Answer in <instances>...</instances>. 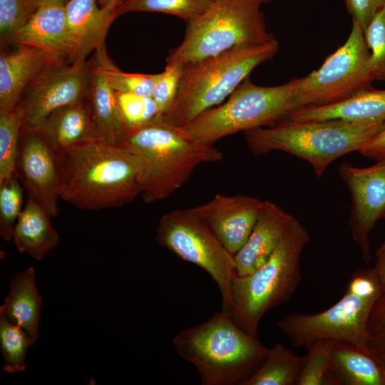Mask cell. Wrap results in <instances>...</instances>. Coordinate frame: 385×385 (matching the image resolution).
Masks as SVG:
<instances>
[{
	"mask_svg": "<svg viewBox=\"0 0 385 385\" xmlns=\"http://www.w3.org/2000/svg\"><path fill=\"white\" fill-rule=\"evenodd\" d=\"M60 197L76 207H119L141 194L143 163L123 148L95 140L58 150Z\"/></svg>",
	"mask_w": 385,
	"mask_h": 385,
	"instance_id": "cell-1",
	"label": "cell"
},
{
	"mask_svg": "<svg viewBox=\"0 0 385 385\" xmlns=\"http://www.w3.org/2000/svg\"><path fill=\"white\" fill-rule=\"evenodd\" d=\"M118 145L143 163L140 195L146 204L170 197L200 165L223 158L222 153L214 145L193 140L162 118L128 129Z\"/></svg>",
	"mask_w": 385,
	"mask_h": 385,
	"instance_id": "cell-2",
	"label": "cell"
},
{
	"mask_svg": "<svg viewBox=\"0 0 385 385\" xmlns=\"http://www.w3.org/2000/svg\"><path fill=\"white\" fill-rule=\"evenodd\" d=\"M178 355L192 364L202 385L240 384L266 357L269 348L222 311L175 335Z\"/></svg>",
	"mask_w": 385,
	"mask_h": 385,
	"instance_id": "cell-3",
	"label": "cell"
},
{
	"mask_svg": "<svg viewBox=\"0 0 385 385\" xmlns=\"http://www.w3.org/2000/svg\"><path fill=\"white\" fill-rule=\"evenodd\" d=\"M384 128L385 122L285 119L272 126L247 130L245 138L253 155L286 152L308 162L320 178L334 160L351 152H359Z\"/></svg>",
	"mask_w": 385,
	"mask_h": 385,
	"instance_id": "cell-4",
	"label": "cell"
},
{
	"mask_svg": "<svg viewBox=\"0 0 385 385\" xmlns=\"http://www.w3.org/2000/svg\"><path fill=\"white\" fill-rule=\"evenodd\" d=\"M279 51L276 39L240 46L183 66L175 101L162 119L182 128L207 110L223 103L260 64Z\"/></svg>",
	"mask_w": 385,
	"mask_h": 385,
	"instance_id": "cell-5",
	"label": "cell"
},
{
	"mask_svg": "<svg viewBox=\"0 0 385 385\" xmlns=\"http://www.w3.org/2000/svg\"><path fill=\"white\" fill-rule=\"evenodd\" d=\"M309 240L307 230L293 217L269 259L252 273L233 279L234 319L249 334L257 336L262 317L296 292L302 280V253Z\"/></svg>",
	"mask_w": 385,
	"mask_h": 385,
	"instance_id": "cell-6",
	"label": "cell"
},
{
	"mask_svg": "<svg viewBox=\"0 0 385 385\" xmlns=\"http://www.w3.org/2000/svg\"><path fill=\"white\" fill-rule=\"evenodd\" d=\"M272 0H214L196 20L186 24L181 43L166 63L185 66L240 46L276 39L266 27L262 6Z\"/></svg>",
	"mask_w": 385,
	"mask_h": 385,
	"instance_id": "cell-7",
	"label": "cell"
},
{
	"mask_svg": "<svg viewBox=\"0 0 385 385\" xmlns=\"http://www.w3.org/2000/svg\"><path fill=\"white\" fill-rule=\"evenodd\" d=\"M382 287L374 267L361 269L352 274L344 294L332 307L316 314H289L276 326L297 348L330 339L368 349L367 323Z\"/></svg>",
	"mask_w": 385,
	"mask_h": 385,
	"instance_id": "cell-8",
	"label": "cell"
},
{
	"mask_svg": "<svg viewBox=\"0 0 385 385\" xmlns=\"http://www.w3.org/2000/svg\"><path fill=\"white\" fill-rule=\"evenodd\" d=\"M299 78L275 86H260L246 78L221 104L203 112L184 127L193 140L214 145L240 131L274 125L296 110Z\"/></svg>",
	"mask_w": 385,
	"mask_h": 385,
	"instance_id": "cell-9",
	"label": "cell"
},
{
	"mask_svg": "<svg viewBox=\"0 0 385 385\" xmlns=\"http://www.w3.org/2000/svg\"><path fill=\"white\" fill-rule=\"evenodd\" d=\"M155 240L179 258L204 270L218 287L221 311L234 317L232 284L237 275L234 257L194 207L164 214L158 225Z\"/></svg>",
	"mask_w": 385,
	"mask_h": 385,
	"instance_id": "cell-10",
	"label": "cell"
},
{
	"mask_svg": "<svg viewBox=\"0 0 385 385\" xmlns=\"http://www.w3.org/2000/svg\"><path fill=\"white\" fill-rule=\"evenodd\" d=\"M369 50L356 21L347 40L322 65L304 77L294 96L297 110L344 101L371 86Z\"/></svg>",
	"mask_w": 385,
	"mask_h": 385,
	"instance_id": "cell-11",
	"label": "cell"
},
{
	"mask_svg": "<svg viewBox=\"0 0 385 385\" xmlns=\"http://www.w3.org/2000/svg\"><path fill=\"white\" fill-rule=\"evenodd\" d=\"M89 73L85 60L70 65L56 62L46 68L17 106L22 113V129L38 130L54 111L84 101Z\"/></svg>",
	"mask_w": 385,
	"mask_h": 385,
	"instance_id": "cell-12",
	"label": "cell"
},
{
	"mask_svg": "<svg viewBox=\"0 0 385 385\" xmlns=\"http://www.w3.org/2000/svg\"><path fill=\"white\" fill-rule=\"evenodd\" d=\"M15 173L27 197L56 217L61 198L58 151L41 130L21 128Z\"/></svg>",
	"mask_w": 385,
	"mask_h": 385,
	"instance_id": "cell-13",
	"label": "cell"
},
{
	"mask_svg": "<svg viewBox=\"0 0 385 385\" xmlns=\"http://www.w3.org/2000/svg\"><path fill=\"white\" fill-rule=\"evenodd\" d=\"M339 173L351 195V236L369 264L371 259L369 234L385 214V156L366 168L342 163Z\"/></svg>",
	"mask_w": 385,
	"mask_h": 385,
	"instance_id": "cell-14",
	"label": "cell"
},
{
	"mask_svg": "<svg viewBox=\"0 0 385 385\" xmlns=\"http://www.w3.org/2000/svg\"><path fill=\"white\" fill-rule=\"evenodd\" d=\"M263 203L256 197L217 193L194 209L234 257L248 240Z\"/></svg>",
	"mask_w": 385,
	"mask_h": 385,
	"instance_id": "cell-15",
	"label": "cell"
},
{
	"mask_svg": "<svg viewBox=\"0 0 385 385\" xmlns=\"http://www.w3.org/2000/svg\"><path fill=\"white\" fill-rule=\"evenodd\" d=\"M65 4L40 5L29 21L10 39L19 45L45 50L60 61L65 58L76 61L78 49L68 26Z\"/></svg>",
	"mask_w": 385,
	"mask_h": 385,
	"instance_id": "cell-16",
	"label": "cell"
},
{
	"mask_svg": "<svg viewBox=\"0 0 385 385\" xmlns=\"http://www.w3.org/2000/svg\"><path fill=\"white\" fill-rule=\"evenodd\" d=\"M60 62L49 52L19 45L0 56V113L14 111L22 93L48 66Z\"/></svg>",
	"mask_w": 385,
	"mask_h": 385,
	"instance_id": "cell-17",
	"label": "cell"
},
{
	"mask_svg": "<svg viewBox=\"0 0 385 385\" xmlns=\"http://www.w3.org/2000/svg\"><path fill=\"white\" fill-rule=\"evenodd\" d=\"M293 216L270 200H264L257 222L244 246L234 255L237 276L252 273L271 256Z\"/></svg>",
	"mask_w": 385,
	"mask_h": 385,
	"instance_id": "cell-18",
	"label": "cell"
},
{
	"mask_svg": "<svg viewBox=\"0 0 385 385\" xmlns=\"http://www.w3.org/2000/svg\"><path fill=\"white\" fill-rule=\"evenodd\" d=\"M286 119L295 121L340 119L354 122H385V90L370 87L339 103L298 109Z\"/></svg>",
	"mask_w": 385,
	"mask_h": 385,
	"instance_id": "cell-19",
	"label": "cell"
},
{
	"mask_svg": "<svg viewBox=\"0 0 385 385\" xmlns=\"http://www.w3.org/2000/svg\"><path fill=\"white\" fill-rule=\"evenodd\" d=\"M97 1L68 0L65 4L68 26L78 49L77 60H85L104 42L108 28L118 16L116 9L100 8Z\"/></svg>",
	"mask_w": 385,
	"mask_h": 385,
	"instance_id": "cell-20",
	"label": "cell"
},
{
	"mask_svg": "<svg viewBox=\"0 0 385 385\" xmlns=\"http://www.w3.org/2000/svg\"><path fill=\"white\" fill-rule=\"evenodd\" d=\"M42 298L30 267L14 275L9 294L0 307V316L21 327L34 344L38 338Z\"/></svg>",
	"mask_w": 385,
	"mask_h": 385,
	"instance_id": "cell-21",
	"label": "cell"
},
{
	"mask_svg": "<svg viewBox=\"0 0 385 385\" xmlns=\"http://www.w3.org/2000/svg\"><path fill=\"white\" fill-rule=\"evenodd\" d=\"M38 130L58 150L73 148L98 140L88 103L85 101L54 111L48 116Z\"/></svg>",
	"mask_w": 385,
	"mask_h": 385,
	"instance_id": "cell-22",
	"label": "cell"
},
{
	"mask_svg": "<svg viewBox=\"0 0 385 385\" xmlns=\"http://www.w3.org/2000/svg\"><path fill=\"white\" fill-rule=\"evenodd\" d=\"M51 217L43 207L26 197V205L13 232V239L19 251L29 254L36 260H41L56 247L59 236L51 224Z\"/></svg>",
	"mask_w": 385,
	"mask_h": 385,
	"instance_id": "cell-23",
	"label": "cell"
},
{
	"mask_svg": "<svg viewBox=\"0 0 385 385\" xmlns=\"http://www.w3.org/2000/svg\"><path fill=\"white\" fill-rule=\"evenodd\" d=\"M88 106L97 138L111 145H119L128 128L120 111L115 91L99 74L91 72Z\"/></svg>",
	"mask_w": 385,
	"mask_h": 385,
	"instance_id": "cell-24",
	"label": "cell"
},
{
	"mask_svg": "<svg viewBox=\"0 0 385 385\" xmlns=\"http://www.w3.org/2000/svg\"><path fill=\"white\" fill-rule=\"evenodd\" d=\"M331 361L340 384L385 385V368L368 349L345 342H336Z\"/></svg>",
	"mask_w": 385,
	"mask_h": 385,
	"instance_id": "cell-25",
	"label": "cell"
},
{
	"mask_svg": "<svg viewBox=\"0 0 385 385\" xmlns=\"http://www.w3.org/2000/svg\"><path fill=\"white\" fill-rule=\"evenodd\" d=\"M305 356H300L276 343L269 349L262 364L240 385H292L296 384L302 369Z\"/></svg>",
	"mask_w": 385,
	"mask_h": 385,
	"instance_id": "cell-26",
	"label": "cell"
},
{
	"mask_svg": "<svg viewBox=\"0 0 385 385\" xmlns=\"http://www.w3.org/2000/svg\"><path fill=\"white\" fill-rule=\"evenodd\" d=\"M95 50L93 71L101 76L115 92L152 96L160 73L145 74L122 71L110 59L104 42Z\"/></svg>",
	"mask_w": 385,
	"mask_h": 385,
	"instance_id": "cell-27",
	"label": "cell"
},
{
	"mask_svg": "<svg viewBox=\"0 0 385 385\" xmlns=\"http://www.w3.org/2000/svg\"><path fill=\"white\" fill-rule=\"evenodd\" d=\"M214 0H124L118 15L130 11H155L176 16L186 24L202 16Z\"/></svg>",
	"mask_w": 385,
	"mask_h": 385,
	"instance_id": "cell-28",
	"label": "cell"
},
{
	"mask_svg": "<svg viewBox=\"0 0 385 385\" xmlns=\"http://www.w3.org/2000/svg\"><path fill=\"white\" fill-rule=\"evenodd\" d=\"M337 341L326 339L316 342L307 348L308 354L297 385L341 384L332 366V351Z\"/></svg>",
	"mask_w": 385,
	"mask_h": 385,
	"instance_id": "cell-29",
	"label": "cell"
},
{
	"mask_svg": "<svg viewBox=\"0 0 385 385\" xmlns=\"http://www.w3.org/2000/svg\"><path fill=\"white\" fill-rule=\"evenodd\" d=\"M31 344V340L21 327L0 316V349L4 371L12 374L26 369V351Z\"/></svg>",
	"mask_w": 385,
	"mask_h": 385,
	"instance_id": "cell-30",
	"label": "cell"
},
{
	"mask_svg": "<svg viewBox=\"0 0 385 385\" xmlns=\"http://www.w3.org/2000/svg\"><path fill=\"white\" fill-rule=\"evenodd\" d=\"M22 123V113L18 107L10 112L0 113V183L15 173Z\"/></svg>",
	"mask_w": 385,
	"mask_h": 385,
	"instance_id": "cell-31",
	"label": "cell"
},
{
	"mask_svg": "<svg viewBox=\"0 0 385 385\" xmlns=\"http://www.w3.org/2000/svg\"><path fill=\"white\" fill-rule=\"evenodd\" d=\"M16 173L0 183V235L5 241L13 238V232L21 212L23 190Z\"/></svg>",
	"mask_w": 385,
	"mask_h": 385,
	"instance_id": "cell-32",
	"label": "cell"
},
{
	"mask_svg": "<svg viewBox=\"0 0 385 385\" xmlns=\"http://www.w3.org/2000/svg\"><path fill=\"white\" fill-rule=\"evenodd\" d=\"M123 120L128 129L141 126L162 118L152 96L115 92Z\"/></svg>",
	"mask_w": 385,
	"mask_h": 385,
	"instance_id": "cell-33",
	"label": "cell"
},
{
	"mask_svg": "<svg viewBox=\"0 0 385 385\" xmlns=\"http://www.w3.org/2000/svg\"><path fill=\"white\" fill-rule=\"evenodd\" d=\"M364 35L369 50V67L374 81H385V6L371 20Z\"/></svg>",
	"mask_w": 385,
	"mask_h": 385,
	"instance_id": "cell-34",
	"label": "cell"
},
{
	"mask_svg": "<svg viewBox=\"0 0 385 385\" xmlns=\"http://www.w3.org/2000/svg\"><path fill=\"white\" fill-rule=\"evenodd\" d=\"M38 7L33 0H0L1 38H10L29 21Z\"/></svg>",
	"mask_w": 385,
	"mask_h": 385,
	"instance_id": "cell-35",
	"label": "cell"
},
{
	"mask_svg": "<svg viewBox=\"0 0 385 385\" xmlns=\"http://www.w3.org/2000/svg\"><path fill=\"white\" fill-rule=\"evenodd\" d=\"M366 329L368 349L385 368V284L372 307Z\"/></svg>",
	"mask_w": 385,
	"mask_h": 385,
	"instance_id": "cell-36",
	"label": "cell"
},
{
	"mask_svg": "<svg viewBox=\"0 0 385 385\" xmlns=\"http://www.w3.org/2000/svg\"><path fill=\"white\" fill-rule=\"evenodd\" d=\"M183 66L177 63H166L164 71L155 83L152 98L155 101L162 117L172 107L178 93Z\"/></svg>",
	"mask_w": 385,
	"mask_h": 385,
	"instance_id": "cell-37",
	"label": "cell"
},
{
	"mask_svg": "<svg viewBox=\"0 0 385 385\" xmlns=\"http://www.w3.org/2000/svg\"><path fill=\"white\" fill-rule=\"evenodd\" d=\"M344 2L352 20L359 24L363 31L385 6V0H344Z\"/></svg>",
	"mask_w": 385,
	"mask_h": 385,
	"instance_id": "cell-38",
	"label": "cell"
},
{
	"mask_svg": "<svg viewBox=\"0 0 385 385\" xmlns=\"http://www.w3.org/2000/svg\"><path fill=\"white\" fill-rule=\"evenodd\" d=\"M370 159L379 160L385 156V128L371 139L359 152Z\"/></svg>",
	"mask_w": 385,
	"mask_h": 385,
	"instance_id": "cell-39",
	"label": "cell"
},
{
	"mask_svg": "<svg viewBox=\"0 0 385 385\" xmlns=\"http://www.w3.org/2000/svg\"><path fill=\"white\" fill-rule=\"evenodd\" d=\"M383 218L385 220V214ZM374 269L382 286H384L385 284V240L376 253V262Z\"/></svg>",
	"mask_w": 385,
	"mask_h": 385,
	"instance_id": "cell-40",
	"label": "cell"
},
{
	"mask_svg": "<svg viewBox=\"0 0 385 385\" xmlns=\"http://www.w3.org/2000/svg\"><path fill=\"white\" fill-rule=\"evenodd\" d=\"M124 0H98L102 7H110L118 10Z\"/></svg>",
	"mask_w": 385,
	"mask_h": 385,
	"instance_id": "cell-41",
	"label": "cell"
},
{
	"mask_svg": "<svg viewBox=\"0 0 385 385\" xmlns=\"http://www.w3.org/2000/svg\"><path fill=\"white\" fill-rule=\"evenodd\" d=\"M38 6L41 4L48 3H61L66 4L65 0H33Z\"/></svg>",
	"mask_w": 385,
	"mask_h": 385,
	"instance_id": "cell-42",
	"label": "cell"
}]
</instances>
